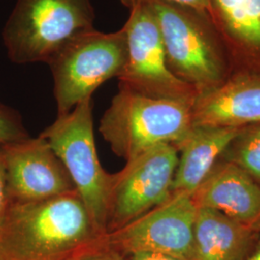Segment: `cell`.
<instances>
[{"instance_id":"cell-1","label":"cell","mask_w":260,"mask_h":260,"mask_svg":"<svg viewBox=\"0 0 260 260\" xmlns=\"http://www.w3.org/2000/svg\"><path fill=\"white\" fill-rule=\"evenodd\" d=\"M106 234L77 191L11 203L0 229V260H67Z\"/></svg>"},{"instance_id":"cell-2","label":"cell","mask_w":260,"mask_h":260,"mask_svg":"<svg viewBox=\"0 0 260 260\" xmlns=\"http://www.w3.org/2000/svg\"><path fill=\"white\" fill-rule=\"evenodd\" d=\"M191 102L156 99L119 87L100 132L126 162L162 144L177 146L192 127Z\"/></svg>"},{"instance_id":"cell-3","label":"cell","mask_w":260,"mask_h":260,"mask_svg":"<svg viewBox=\"0 0 260 260\" xmlns=\"http://www.w3.org/2000/svg\"><path fill=\"white\" fill-rule=\"evenodd\" d=\"M157 21L170 71L206 92L230 77L223 46L211 23L194 10L167 0H146Z\"/></svg>"},{"instance_id":"cell-4","label":"cell","mask_w":260,"mask_h":260,"mask_svg":"<svg viewBox=\"0 0 260 260\" xmlns=\"http://www.w3.org/2000/svg\"><path fill=\"white\" fill-rule=\"evenodd\" d=\"M91 0H18L3 29L10 59L46 62L70 40L93 29Z\"/></svg>"},{"instance_id":"cell-5","label":"cell","mask_w":260,"mask_h":260,"mask_svg":"<svg viewBox=\"0 0 260 260\" xmlns=\"http://www.w3.org/2000/svg\"><path fill=\"white\" fill-rule=\"evenodd\" d=\"M126 59L127 39L123 27L113 33L93 28L66 43L47 62L54 79L58 116L92 98L107 80L118 78Z\"/></svg>"},{"instance_id":"cell-6","label":"cell","mask_w":260,"mask_h":260,"mask_svg":"<svg viewBox=\"0 0 260 260\" xmlns=\"http://www.w3.org/2000/svg\"><path fill=\"white\" fill-rule=\"evenodd\" d=\"M47 141L61 160L93 223L106 232L112 174L103 169L93 137L92 98L78 103L44 130Z\"/></svg>"},{"instance_id":"cell-7","label":"cell","mask_w":260,"mask_h":260,"mask_svg":"<svg viewBox=\"0 0 260 260\" xmlns=\"http://www.w3.org/2000/svg\"><path fill=\"white\" fill-rule=\"evenodd\" d=\"M127 59L119 87L156 99L193 103L198 92L168 68L157 21L146 0H135L124 24Z\"/></svg>"},{"instance_id":"cell-8","label":"cell","mask_w":260,"mask_h":260,"mask_svg":"<svg viewBox=\"0 0 260 260\" xmlns=\"http://www.w3.org/2000/svg\"><path fill=\"white\" fill-rule=\"evenodd\" d=\"M178 150L162 144L112 174L106 232L112 233L163 204L172 195Z\"/></svg>"},{"instance_id":"cell-9","label":"cell","mask_w":260,"mask_h":260,"mask_svg":"<svg viewBox=\"0 0 260 260\" xmlns=\"http://www.w3.org/2000/svg\"><path fill=\"white\" fill-rule=\"evenodd\" d=\"M197 211L192 196L172 194L163 204L107 233L106 239L127 256L139 252H158L195 260Z\"/></svg>"},{"instance_id":"cell-10","label":"cell","mask_w":260,"mask_h":260,"mask_svg":"<svg viewBox=\"0 0 260 260\" xmlns=\"http://www.w3.org/2000/svg\"><path fill=\"white\" fill-rule=\"evenodd\" d=\"M11 203L47 200L77 191L61 160L39 136L0 146Z\"/></svg>"},{"instance_id":"cell-11","label":"cell","mask_w":260,"mask_h":260,"mask_svg":"<svg viewBox=\"0 0 260 260\" xmlns=\"http://www.w3.org/2000/svg\"><path fill=\"white\" fill-rule=\"evenodd\" d=\"M210 23L226 56L230 76L260 79V0H211Z\"/></svg>"},{"instance_id":"cell-12","label":"cell","mask_w":260,"mask_h":260,"mask_svg":"<svg viewBox=\"0 0 260 260\" xmlns=\"http://www.w3.org/2000/svg\"><path fill=\"white\" fill-rule=\"evenodd\" d=\"M192 198L198 207L217 210L260 231V183L233 163L220 160Z\"/></svg>"},{"instance_id":"cell-13","label":"cell","mask_w":260,"mask_h":260,"mask_svg":"<svg viewBox=\"0 0 260 260\" xmlns=\"http://www.w3.org/2000/svg\"><path fill=\"white\" fill-rule=\"evenodd\" d=\"M260 122V79L231 75L223 83L198 93L192 103V125L243 127Z\"/></svg>"},{"instance_id":"cell-14","label":"cell","mask_w":260,"mask_h":260,"mask_svg":"<svg viewBox=\"0 0 260 260\" xmlns=\"http://www.w3.org/2000/svg\"><path fill=\"white\" fill-rule=\"evenodd\" d=\"M241 129L192 125L185 137L176 146L178 162L172 194L193 196Z\"/></svg>"},{"instance_id":"cell-15","label":"cell","mask_w":260,"mask_h":260,"mask_svg":"<svg viewBox=\"0 0 260 260\" xmlns=\"http://www.w3.org/2000/svg\"><path fill=\"white\" fill-rule=\"evenodd\" d=\"M257 232L217 210L198 207L194 228L195 260H242Z\"/></svg>"},{"instance_id":"cell-16","label":"cell","mask_w":260,"mask_h":260,"mask_svg":"<svg viewBox=\"0 0 260 260\" xmlns=\"http://www.w3.org/2000/svg\"><path fill=\"white\" fill-rule=\"evenodd\" d=\"M221 160L236 165L260 183V122L242 127Z\"/></svg>"},{"instance_id":"cell-17","label":"cell","mask_w":260,"mask_h":260,"mask_svg":"<svg viewBox=\"0 0 260 260\" xmlns=\"http://www.w3.org/2000/svg\"><path fill=\"white\" fill-rule=\"evenodd\" d=\"M28 137L19 115L0 104V146L26 139Z\"/></svg>"},{"instance_id":"cell-18","label":"cell","mask_w":260,"mask_h":260,"mask_svg":"<svg viewBox=\"0 0 260 260\" xmlns=\"http://www.w3.org/2000/svg\"><path fill=\"white\" fill-rule=\"evenodd\" d=\"M67 260H130V256L112 247L105 235L103 239L76 252Z\"/></svg>"},{"instance_id":"cell-19","label":"cell","mask_w":260,"mask_h":260,"mask_svg":"<svg viewBox=\"0 0 260 260\" xmlns=\"http://www.w3.org/2000/svg\"><path fill=\"white\" fill-rule=\"evenodd\" d=\"M167 1L194 10L210 22V17L212 12L211 0H167ZM121 2L125 7L130 9V7L135 2V0H121Z\"/></svg>"},{"instance_id":"cell-20","label":"cell","mask_w":260,"mask_h":260,"mask_svg":"<svg viewBox=\"0 0 260 260\" xmlns=\"http://www.w3.org/2000/svg\"><path fill=\"white\" fill-rule=\"evenodd\" d=\"M11 205L5 168L0 152V229L4 222Z\"/></svg>"},{"instance_id":"cell-21","label":"cell","mask_w":260,"mask_h":260,"mask_svg":"<svg viewBox=\"0 0 260 260\" xmlns=\"http://www.w3.org/2000/svg\"><path fill=\"white\" fill-rule=\"evenodd\" d=\"M130 260H185L174 255L158 252H139L130 256Z\"/></svg>"},{"instance_id":"cell-22","label":"cell","mask_w":260,"mask_h":260,"mask_svg":"<svg viewBox=\"0 0 260 260\" xmlns=\"http://www.w3.org/2000/svg\"><path fill=\"white\" fill-rule=\"evenodd\" d=\"M242 260H260V231L257 233L251 250Z\"/></svg>"}]
</instances>
